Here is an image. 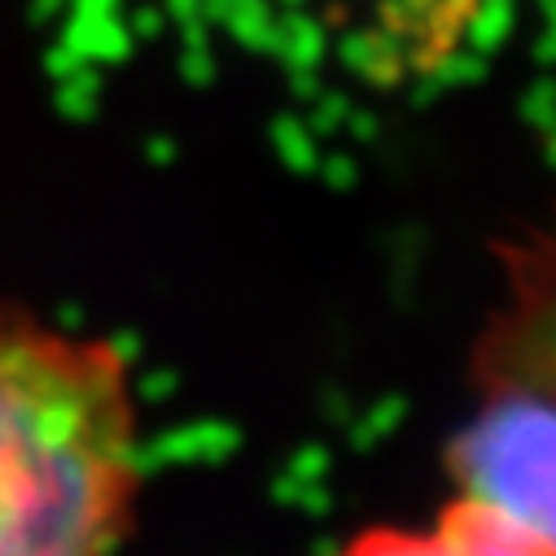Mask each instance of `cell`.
Segmentation results:
<instances>
[{"instance_id":"1","label":"cell","mask_w":556,"mask_h":556,"mask_svg":"<svg viewBox=\"0 0 556 556\" xmlns=\"http://www.w3.org/2000/svg\"><path fill=\"white\" fill-rule=\"evenodd\" d=\"M141 495L131 355L0 299V556H123Z\"/></svg>"},{"instance_id":"2","label":"cell","mask_w":556,"mask_h":556,"mask_svg":"<svg viewBox=\"0 0 556 556\" xmlns=\"http://www.w3.org/2000/svg\"><path fill=\"white\" fill-rule=\"evenodd\" d=\"M325 556H556V547L491 508L486 500L456 491L421 526H359Z\"/></svg>"}]
</instances>
